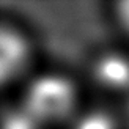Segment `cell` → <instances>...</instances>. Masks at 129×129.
Here are the masks:
<instances>
[{
	"instance_id": "1",
	"label": "cell",
	"mask_w": 129,
	"mask_h": 129,
	"mask_svg": "<svg viewBox=\"0 0 129 129\" xmlns=\"http://www.w3.org/2000/svg\"><path fill=\"white\" fill-rule=\"evenodd\" d=\"M74 102V90L68 79L46 74L35 79L25 94L24 106L43 121L61 118Z\"/></svg>"
},
{
	"instance_id": "2",
	"label": "cell",
	"mask_w": 129,
	"mask_h": 129,
	"mask_svg": "<svg viewBox=\"0 0 129 129\" xmlns=\"http://www.w3.org/2000/svg\"><path fill=\"white\" fill-rule=\"evenodd\" d=\"M27 43L14 30L0 27V83L10 80L27 58Z\"/></svg>"
},
{
	"instance_id": "3",
	"label": "cell",
	"mask_w": 129,
	"mask_h": 129,
	"mask_svg": "<svg viewBox=\"0 0 129 129\" xmlns=\"http://www.w3.org/2000/svg\"><path fill=\"white\" fill-rule=\"evenodd\" d=\"M96 77L109 88L129 85V60L118 54H109L96 63Z\"/></svg>"
},
{
	"instance_id": "4",
	"label": "cell",
	"mask_w": 129,
	"mask_h": 129,
	"mask_svg": "<svg viewBox=\"0 0 129 129\" xmlns=\"http://www.w3.org/2000/svg\"><path fill=\"white\" fill-rule=\"evenodd\" d=\"M40 126L41 121L24 104L5 112L0 121V129H40Z\"/></svg>"
},
{
	"instance_id": "5",
	"label": "cell",
	"mask_w": 129,
	"mask_h": 129,
	"mask_svg": "<svg viewBox=\"0 0 129 129\" xmlns=\"http://www.w3.org/2000/svg\"><path fill=\"white\" fill-rule=\"evenodd\" d=\"M74 129H115L110 117L101 112H93L79 120Z\"/></svg>"
},
{
	"instance_id": "6",
	"label": "cell",
	"mask_w": 129,
	"mask_h": 129,
	"mask_svg": "<svg viewBox=\"0 0 129 129\" xmlns=\"http://www.w3.org/2000/svg\"><path fill=\"white\" fill-rule=\"evenodd\" d=\"M118 14H120V19L123 22V25L129 30V2H123L118 6Z\"/></svg>"
}]
</instances>
